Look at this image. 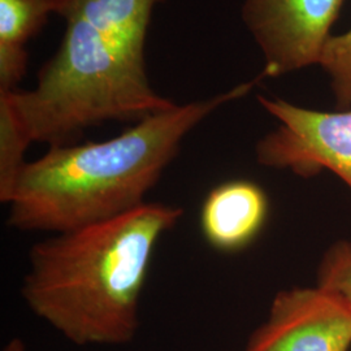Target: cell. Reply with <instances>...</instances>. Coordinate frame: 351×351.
Masks as SVG:
<instances>
[{
    "label": "cell",
    "mask_w": 351,
    "mask_h": 351,
    "mask_svg": "<svg viewBox=\"0 0 351 351\" xmlns=\"http://www.w3.org/2000/svg\"><path fill=\"white\" fill-rule=\"evenodd\" d=\"M164 0H55L63 39L32 90L0 91L32 143L73 145L90 128L138 123L177 103L151 85L146 39Z\"/></svg>",
    "instance_id": "6da1fadb"
},
{
    "label": "cell",
    "mask_w": 351,
    "mask_h": 351,
    "mask_svg": "<svg viewBox=\"0 0 351 351\" xmlns=\"http://www.w3.org/2000/svg\"><path fill=\"white\" fill-rule=\"evenodd\" d=\"M259 80L176 104L107 141L49 147L24 165L7 204V224L19 232L58 234L138 208L189 133L220 107L247 95Z\"/></svg>",
    "instance_id": "7a4b0ae2"
},
{
    "label": "cell",
    "mask_w": 351,
    "mask_h": 351,
    "mask_svg": "<svg viewBox=\"0 0 351 351\" xmlns=\"http://www.w3.org/2000/svg\"><path fill=\"white\" fill-rule=\"evenodd\" d=\"M182 216L178 206L146 202L110 220L50 234L30 249L23 300L77 346L132 342L154 252Z\"/></svg>",
    "instance_id": "3957f363"
},
{
    "label": "cell",
    "mask_w": 351,
    "mask_h": 351,
    "mask_svg": "<svg viewBox=\"0 0 351 351\" xmlns=\"http://www.w3.org/2000/svg\"><path fill=\"white\" fill-rule=\"evenodd\" d=\"M258 101L278 123L256 142L258 163L304 178L329 171L351 190V108L324 112L281 98Z\"/></svg>",
    "instance_id": "277c9868"
},
{
    "label": "cell",
    "mask_w": 351,
    "mask_h": 351,
    "mask_svg": "<svg viewBox=\"0 0 351 351\" xmlns=\"http://www.w3.org/2000/svg\"><path fill=\"white\" fill-rule=\"evenodd\" d=\"M343 0H243L242 20L264 58L261 78L319 64Z\"/></svg>",
    "instance_id": "5b68a950"
},
{
    "label": "cell",
    "mask_w": 351,
    "mask_h": 351,
    "mask_svg": "<svg viewBox=\"0 0 351 351\" xmlns=\"http://www.w3.org/2000/svg\"><path fill=\"white\" fill-rule=\"evenodd\" d=\"M351 307L320 287L278 291L245 351H350Z\"/></svg>",
    "instance_id": "8992f818"
},
{
    "label": "cell",
    "mask_w": 351,
    "mask_h": 351,
    "mask_svg": "<svg viewBox=\"0 0 351 351\" xmlns=\"http://www.w3.org/2000/svg\"><path fill=\"white\" fill-rule=\"evenodd\" d=\"M269 201L250 180H229L211 189L202 204L199 224L206 242L220 252L245 250L263 230Z\"/></svg>",
    "instance_id": "52a82bcc"
},
{
    "label": "cell",
    "mask_w": 351,
    "mask_h": 351,
    "mask_svg": "<svg viewBox=\"0 0 351 351\" xmlns=\"http://www.w3.org/2000/svg\"><path fill=\"white\" fill-rule=\"evenodd\" d=\"M55 14V0H0V91H12L27 71V42Z\"/></svg>",
    "instance_id": "ba28073f"
},
{
    "label": "cell",
    "mask_w": 351,
    "mask_h": 351,
    "mask_svg": "<svg viewBox=\"0 0 351 351\" xmlns=\"http://www.w3.org/2000/svg\"><path fill=\"white\" fill-rule=\"evenodd\" d=\"M32 141L20 125L12 107L0 95V202L8 204L25 162Z\"/></svg>",
    "instance_id": "9c48e42d"
},
{
    "label": "cell",
    "mask_w": 351,
    "mask_h": 351,
    "mask_svg": "<svg viewBox=\"0 0 351 351\" xmlns=\"http://www.w3.org/2000/svg\"><path fill=\"white\" fill-rule=\"evenodd\" d=\"M339 110L351 108V29L339 36H330L320 56Z\"/></svg>",
    "instance_id": "30bf717a"
},
{
    "label": "cell",
    "mask_w": 351,
    "mask_h": 351,
    "mask_svg": "<svg viewBox=\"0 0 351 351\" xmlns=\"http://www.w3.org/2000/svg\"><path fill=\"white\" fill-rule=\"evenodd\" d=\"M317 287L339 295L351 307L350 241H337L326 251L317 271Z\"/></svg>",
    "instance_id": "8fae6325"
},
{
    "label": "cell",
    "mask_w": 351,
    "mask_h": 351,
    "mask_svg": "<svg viewBox=\"0 0 351 351\" xmlns=\"http://www.w3.org/2000/svg\"><path fill=\"white\" fill-rule=\"evenodd\" d=\"M3 351H26L25 343L23 342V339L14 337L4 346Z\"/></svg>",
    "instance_id": "7c38bea8"
}]
</instances>
